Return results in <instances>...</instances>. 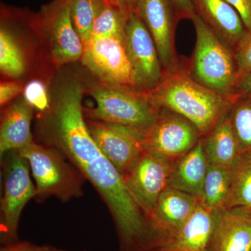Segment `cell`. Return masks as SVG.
Segmentation results:
<instances>
[{
  "label": "cell",
  "mask_w": 251,
  "mask_h": 251,
  "mask_svg": "<svg viewBox=\"0 0 251 251\" xmlns=\"http://www.w3.org/2000/svg\"><path fill=\"white\" fill-rule=\"evenodd\" d=\"M209 163L204 152L203 138L187 153L173 162L168 187L188 193L199 199Z\"/></svg>",
  "instance_id": "d6986e66"
},
{
  "label": "cell",
  "mask_w": 251,
  "mask_h": 251,
  "mask_svg": "<svg viewBox=\"0 0 251 251\" xmlns=\"http://www.w3.org/2000/svg\"><path fill=\"white\" fill-rule=\"evenodd\" d=\"M173 6L171 0H138L135 11L152 36L166 77L181 68L175 46Z\"/></svg>",
  "instance_id": "7c38bea8"
},
{
  "label": "cell",
  "mask_w": 251,
  "mask_h": 251,
  "mask_svg": "<svg viewBox=\"0 0 251 251\" xmlns=\"http://www.w3.org/2000/svg\"><path fill=\"white\" fill-rule=\"evenodd\" d=\"M230 184V168L209 164L200 204L214 212L227 209Z\"/></svg>",
  "instance_id": "44dd1931"
},
{
  "label": "cell",
  "mask_w": 251,
  "mask_h": 251,
  "mask_svg": "<svg viewBox=\"0 0 251 251\" xmlns=\"http://www.w3.org/2000/svg\"><path fill=\"white\" fill-rule=\"evenodd\" d=\"M199 204V200L196 196L167 188L158 198L150 219L158 238L157 245L162 238L183 226Z\"/></svg>",
  "instance_id": "2e32d148"
},
{
  "label": "cell",
  "mask_w": 251,
  "mask_h": 251,
  "mask_svg": "<svg viewBox=\"0 0 251 251\" xmlns=\"http://www.w3.org/2000/svg\"><path fill=\"white\" fill-rule=\"evenodd\" d=\"M52 246H39L27 241H18L1 246L0 251H52Z\"/></svg>",
  "instance_id": "f546056e"
},
{
  "label": "cell",
  "mask_w": 251,
  "mask_h": 251,
  "mask_svg": "<svg viewBox=\"0 0 251 251\" xmlns=\"http://www.w3.org/2000/svg\"><path fill=\"white\" fill-rule=\"evenodd\" d=\"M2 158L3 193L0 204V241L2 245L19 241L18 227L25 206L35 198V184L31 179L29 163L18 151Z\"/></svg>",
  "instance_id": "8992f818"
},
{
  "label": "cell",
  "mask_w": 251,
  "mask_h": 251,
  "mask_svg": "<svg viewBox=\"0 0 251 251\" xmlns=\"http://www.w3.org/2000/svg\"><path fill=\"white\" fill-rule=\"evenodd\" d=\"M239 153H251V99L238 97L229 110Z\"/></svg>",
  "instance_id": "484cf974"
},
{
  "label": "cell",
  "mask_w": 251,
  "mask_h": 251,
  "mask_svg": "<svg viewBox=\"0 0 251 251\" xmlns=\"http://www.w3.org/2000/svg\"><path fill=\"white\" fill-rule=\"evenodd\" d=\"M52 251H65V250H61V249H56V248H52Z\"/></svg>",
  "instance_id": "e575fe53"
},
{
  "label": "cell",
  "mask_w": 251,
  "mask_h": 251,
  "mask_svg": "<svg viewBox=\"0 0 251 251\" xmlns=\"http://www.w3.org/2000/svg\"><path fill=\"white\" fill-rule=\"evenodd\" d=\"M18 151L29 163L36 202L53 196L64 203L83 196L85 176L57 149L33 142Z\"/></svg>",
  "instance_id": "5b68a950"
},
{
  "label": "cell",
  "mask_w": 251,
  "mask_h": 251,
  "mask_svg": "<svg viewBox=\"0 0 251 251\" xmlns=\"http://www.w3.org/2000/svg\"><path fill=\"white\" fill-rule=\"evenodd\" d=\"M34 109L23 97L6 107L1 117L0 155L19 151L34 142L31 124Z\"/></svg>",
  "instance_id": "ac0fdd59"
},
{
  "label": "cell",
  "mask_w": 251,
  "mask_h": 251,
  "mask_svg": "<svg viewBox=\"0 0 251 251\" xmlns=\"http://www.w3.org/2000/svg\"><path fill=\"white\" fill-rule=\"evenodd\" d=\"M82 64L100 83L135 87L125 42L115 37H92L84 44Z\"/></svg>",
  "instance_id": "9c48e42d"
},
{
  "label": "cell",
  "mask_w": 251,
  "mask_h": 251,
  "mask_svg": "<svg viewBox=\"0 0 251 251\" xmlns=\"http://www.w3.org/2000/svg\"><path fill=\"white\" fill-rule=\"evenodd\" d=\"M191 19L196 31V44L186 72L198 83L236 99L240 75L233 49L197 13Z\"/></svg>",
  "instance_id": "3957f363"
},
{
  "label": "cell",
  "mask_w": 251,
  "mask_h": 251,
  "mask_svg": "<svg viewBox=\"0 0 251 251\" xmlns=\"http://www.w3.org/2000/svg\"><path fill=\"white\" fill-rule=\"evenodd\" d=\"M242 18L248 31H251V0H226Z\"/></svg>",
  "instance_id": "4dcf8cb0"
},
{
  "label": "cell",
  "mask_w": 251,
  "mask_h": 251,
  "mask_svg": "<svg viewBox=\"0 0 251 251\" xmlns=\"http://www.w3.org/2000/svg\"><path fill=\"white\" fill-rule=\"evenodd\" d=\"M104 3V0H69L72 23L83 44L92 38L94 22Z\"/></svg>",
  "instance_id": "d4e9b609"
},
{
  "label": "cell",
  "mask_w": 251,
  "mask_h": 251,
  "mask_svg": "<svg viewBox=\"0 0 251 251\" xmlns=\"http://www.w3.org/2000/svg\"><path fill=\"white\" fill-rule=\"evenodd\" d=\"M0 70L1 74L12 79L24 75L26 60L22 49L9 28L1 25L0 29Z\"/></svg>",
  "instance_id": "603a6c76"
},
{
  "label": "cell",
  "mask_w": 251,
  "mask_h": 251,
  "mask_svg": "<svg viewBox=\"0 0 251 251\" xmlns=\"http://www.w3.org/2000/svg\"><path fill=\"white\" fill-rule=\"evenodd\" d=\"M87 127L99 149L125 176L145 151L144 135L106 122L87 120Z\"/></svg>",
  "instance_id": "4fadbf2b"
},
{
  "label": "cell",
  "mask_w": 251,
  "mask_h": 251,
  "mask_svg": "<svg viewBox=\"0 0 251 251\" xmlns=\"http://www.w3.org/2000/svg\"><path fill=\"white\" fill-rule=\"evenodd\" d=\"M33 23L46 38L57 67L82 58L84 44L73 25L69 0H53L41 8Z\"/></svg>",
  "instance_id": "52a82bcc"
},
{
  "label": "cell",
  "mask_w": 251,
  "mask_h": 251,
  "mask_svg": "<svg viewBox=\"0 0 251 251\" xmlns=\"http://www.w3.org/2000/svg\"><path fill=\"white\" fill-rule=\"evenodd\" d=\"M23 98L34 110L42 115L47 113L51 108L47 88L40 80L31 81L25 87Z\"/></svg>",
  "instance_id": "4316f807"
},
{
  "label": "cell",
  "mask_w": 251,
  "mask_h": 251,
  "mask_svg": "<svg viewBox=\"0 0 251 251\" xmlns=\"http://www.w3.org/2000/svg\"><path fill=\"white\" fill-rule=\"evenodd\" d=\"M209 251H251V214L238 209L216 211Z\"/></svg>",
  "instance_id": "5bb4252c"
},
{
  "label": "cell",
  "mask_w": 251,
  "mask_h": 251,
  "mask_svg": "<svg viewBox=\"0 0 251 251\" xmlns=\"http://www.w3.org/2000/svg\"><path fill=\"white\" fill-rule=\"evenodd\" d=\"M25 87L21 82L12 80L1 82L0 85V105L4 106L13 99L23 93Z\"/></svg>",
  "instance_id": "f1b7e54d"
},
{
  "label": "cell",
  "mask_w": 251,
  "mask_h": 251,
  "mask_svg": "<svg viewBox=\"0 0 251 251\" xmlns=\"http://www.w3.org/2000/svg\"><path fill=\"white\" fill-rule=\"evenodd\" d=\"M199 130L179 114L161 109L156 121L144 135L145 151L173 163L202 139Z\"/></svg>",
  "instance_id": "30bf717a"
},
{
  "label": "cell",
  "mask_w": 251,
  "mask_h": 251,
  "mask_svg": "<svg viewBox=\"0 0 251 251\" xmlns=\"http://www.w3.org/2000/svg\"><path fill=\"white\" fill-rule=\"evenodd\" d=\"M240 77L251 72V31L234 50Z\"/></svg>",
  "instance_id": "83f0119b"
},
{
  "label": "cell",
  "mask_w": 251,
  "mask_h": 251,
  "mask_svg": "<svg viewBox=\"0 0 251 251\" xmlns=\"http://www.w3.org/2000/svg\"><path fill=\"white\" fill-rule=\"evenodd\" d=\"M215 212L201 204L179 228L162 238L152 251H209Z\"/></svg>",
  "instance_id": "9a60e30c"
},
{
  "label": "cell",
  "mask_w": 251,
  "mask_h": 251,
  "mask_svg": "<svg viewBox=\"0 0 251 251\" xmlns=\"http://www.w3.org/2000/svg\"><path fill=\"white\" fill-rule=\"evenodd\" d=\"M236 97H246L251 99V72L243 75L238 82Z\"/></svg>",
  "instance_id": "d6a6232c"
},
{
  "label": "cell",
  "mask_w": 251,
  "mask_h": 251,
  "mask_svg": "<svg viewBox=\"0 0 251 251\" xmlns=\"http://www.w3.org/2000/svg\"><path fill=\"white\" fill-rule=\"evenodd\" d=\"M203 145L209 164L228 168L234 166L240 153L229 111L222 117L210 133L203 138Z\"/></svg>",
  "instance_id": "ffe728a7"
},
{
  "label": "cell",
  "mask_w": 251,
  "mask_h": 251,
  "mask_svg": "<svg viewBox=\"0 0 251 251\" xmlns=\"http://www.w3.org/2000/svg\"><path fill=\"white\" fill-rule=\"evenodd\" d=\"M125 45L135 79V87L148 92L166 79L156 44L143 21L132 13L125 28Z\"/></svg>",
  "instance_id": "ba28073f"
},
{
  "label": "cell",
  "mask_w": 251,
  "mask_h": 251,
  "mask_svg": "<svg viewBox=\"0 0 251 251\" xmlns=\"http://www.w3.org/2000/svg\"><path fill=\"white\" fill-rule=\"evenodd\" d=\"M193 3L196 13L233 50L249 32L237 11L226 0H193Z\"/></svg>",
  "instance_id": "e0dca14e"
},
{
  "label": "cell",
  "mask_w": 251,
  "mask_h": 251,
  "mask_svg": "<svg viewBox=\"0 0 251 251\" xmlns=\"http://www.w3.org/2000/svg\"><path fill=\"white\" fill-rule=\"evenodd\" d=\"M173 163L145 151L123 176L130 195L150 221L158 198L168 188Z\"/></svg>",
  "instance_id": "8fae6325"
},
{
  "label": "cell",
  "mask_w": 251,
  "mask_h": 251,
  "mask_svg": "<svg viewBox=\"0 0 251 251\" xmlns=\"http://www.w3.org/2000/svg\"><path fill=\"white\" fill-rule=\"evenodd\" d=\"M83 89L71 81L63 85L41 130L47 145L61 151L80 171L108 207L119 239V251H151L157 235L150 219L126 186L121 173L102 152L87 127Z\"/></svg>",
  "instance_id": "6da1fadb"
},
{
  "label": "cell",
  "mask_w": 251,
  "mask_h": 251,
  "mask_svg": "<svg viewBox=\"0 0 251 251\" xmlns=\"http://www.w3.org/2000/svg\"><path fill=\"white\" fill-rule=\"evenodd\" d=\"M109 4L113 5L117 7L125 10L128 14L135 12L138 0H104Z\"/></svg>",
  "instance_id": "836d02e7"
},
{
  "label": "cell",
  "mask_w": 251,
  "mask_h": 251,
  "mask_svg": "<svg viewBox=\"0 0 251 251\" xmlns=\"http://www.w3.org/2000/svg\"><path fill=\"white\" fill-rule=\"evenodd\" d=\"M231 170L227 209L251 214V153L241 154Z\"/></svg>",
  "instance_id": "7402d4cb"
},
{
  "label": "cell",
  "mask_w": 251,
  "mask_h": 251,
  "mask_svg": "<svg viewBox=\"0 0 251 251\" xmlns=\"http://www.w3.org/2000/svg\"><path fill=\"white\" fill-rule=\"evenodd\" d=\"M148 94L157 108L187 119L202 138L229 111L235 100L198 83L182 68Z\"/></svg>",
  "instance_id": "7a4b0ae2"
},
{
  "label": "cell",
  "mask_w": 251,
  "mask_h": 251,
  "mask_svg": "<svg viewBox=\"0 0 251 251\" xmlns=\"http://www.w3.org/2000/svg\"><path fill=\"white\" fill-rule=\"evenodd\" d=\"M130 14L105 1L94 22L92 37L110 36L125 42L126 25Z\"/></svg>",
  "instance_id": "cb8c5ba5"
},
{
  "label": "cell",
  "mask_w": 251,
  "mask_h": 251,
  "mask_svg": "<svg viewBox=\"0 0 251 251\" xmlns=\"http://www.w3.org/2000/svg\"><path fill=\"white\" fill-rule=\"evenodd\" d=\"M171 1L181 17L191 19L196 13L193 0H171Z\"/></svg>",
  "instance_id": "1f68e13d"
},
{
  "label": "cell",
  "mask_w": 251,
  "mask_h": 251,
  "mask_svg": "<svg viewBox=\"0 0 251 251\" xmlns=\"http://www.w3.org/2000/svg\"><path fill=\"white\" fill-rule=\"evenodd\" d=\"M90 94L96 103L94 108L84 109L90 120L122 126L143 135L161 112L148 93L134 87L99 83L91 87Z\"/></svg>",
  "instance_id": "277c9868"
}]
</instances>
